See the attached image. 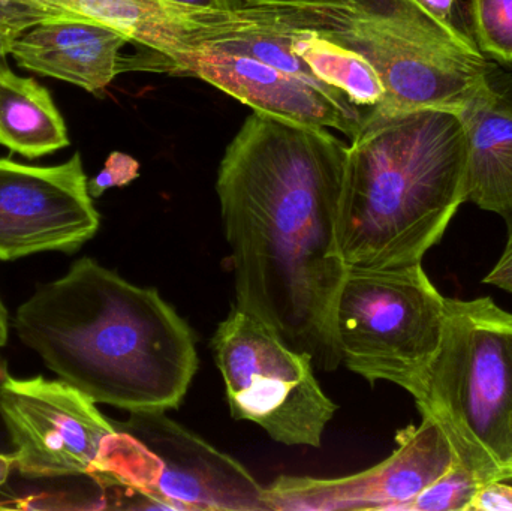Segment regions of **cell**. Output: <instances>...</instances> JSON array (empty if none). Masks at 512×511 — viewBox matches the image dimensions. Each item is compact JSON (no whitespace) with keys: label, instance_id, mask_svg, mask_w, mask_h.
Returning a JSON list of instances; mask_svg holds the SVG:
<instances>
[{"label":"cell","instance_id":"cell-27","mask_svg":"<svg viewBox=\"0 0 512 511\" xmlns=\"http://www.w3.org/2000/svg\"><path fill=\"white\" fill-rule=\"evenodd\" d=\"M6 377H8L6 363L3 362L2 357H0V387H2L3 381L6 380ZM0 455L14 456L11 438H9L8 429H6L5 422H3L2 413H0Z\"/></svg>","mask_w":512,"mask_h":511},{"label":"cell","instance_id":"cell-25","mask_svg":"<svg viewBox=\"0 0 512 511\" xmlns=\"http://www.w3.org/2000/svg\"><path fill=\"white\" fill-rule=\"evenodd\" d=\"M417 2L418 5L423 6L429 14L438 18L442 23L450 24V26H459L456 14L457 2L459 0H417Z\"/></svg>","mask_w":512,"mask_h":511},{"label":"cell","instance_id":"cell-17","mask_svg":"<svg viewBox=\"0 0 512 511\" xmlns=\"http://www.w3.org/2000/svg\"><path fill=\"white\" fill-rule=\"evenodd\" d=\"M279 21L288 27L292 51L304 60L319 81L345 95L366 116L381 107L385 99L384 84L376 69L361 54L306 27Z\"/></svg>","mask_w":512,"mask_h":511},{"label":"cell","instance_id":"cell-20","mask_svg":"<svg viewBox=\"0 0 512 511\" xmlns=\"http://www.w3.org/2000/svg\"><path fill=\"white\" fill-rule=\"evenodd\" d=\"M69 15L38 0H0V65L11 54V47L27 29L50 20Z\"/></svg>","mask_w":512,"mask_h":511},{"label":"cell","instance_id":"cell-5","mask_svg":"<svg viewBox=\"0 0 512 511\" xmlns=\"http://www.w3.org/2000/svg\"><path fill=\"white\" fill-rule=\"evenodd\" d=\"M483 485L512 473V312L445 297L438 353L417 404Z\"/></svg>","mask_w":512,"mask_h":511},{"label":"cell","instance_id":"cell-16","mask_svg":"<svg viewBox=\"0 0 512 511\" xmlns=\"http://www.w3.org/2000/svg\"><path fill=\"white\" fill-rule=\"evenodd\" d=\"M0 144L29 159L69 146L65 120L50 92L0 65Z\"/></svg>","mask_w":512,"mask_h":511},{"label":"cell","instance_id":"cell-2","mask_svg":"<svg viewBox=\"0 0 512 511\" xmlns=\"http://www.w3.org/2000/svg\"><path fill=\"white\" fill-rule=\"evenodd\" d=\"M14 327L65 383L129 413L176 410L197 374L195 336L176 309L92 258L42 285Z\"/></svg>","mask_w":512,"mask_h":511},{"label":"cell","instance_id":"cell-26","mask_svg":"<svg viewBox=\"0 0 512 511\" xmlns=\"http://www.w3.org/2000/svg\"><path fill=\"white\" fill-rule=\"evenodd\" d=\"M165 2L189 6V8L206 9V11L234 12L243 9L240 0H165Z\"/></svg>","mask_w":512,"mask_h":511},{"label":"cell","instance_id":"cell-6","mask_svg":"<svg viewBox=\"0 0 512 511\" xmlns=\"http://www.w3.org/2000/svg\"><path fill=\"white\" fill-rule=\"evenodd\" d=\"M445 297L423 264L346 269L334 306L342 362L369 383L388 381L420 402L438 353Z\"/></svg>","mask_w":512,"mask_h":511},{"label":"cell","instance_id":"cell-3","mask_svg":"<svg viewBox=\"0 0 512 511\" xmlns=\"http://www.w3.org/2000/svg\"><path fill=\"white\" fill-rule=\"evenodd\" d=\"M466 161L459 111L367 114L348 146L337 215L346 269L421 263L468 201Z\"/></svg>","mask_w":512,"mask_h":511},{"label":"cell","instance_id":"cell-11","mask_svg":"<svg viewBox=\"0 0 512 511\" xmlns=\"http://www.w3.org/2000/svg\"><path fill=\"white\" fill-rule=\"evenodd\" d=\"M381 464L339 479L280 476L267 486L271 511L396 510L453 465V447L438 423L423 416L396 435Z\"/></svg>","mask_w":512,"mask_h":511},{"label":"cell","instance_id":"cell-28","mask_svg":"<svg viewBox=\"0 0 512 511\" xmlns=\"http://www.w3.org/2000/svg\"><path fill=\"white\" fill-rule=\"evenodd\" d=\"M14 456L0 455V488L5 485L8 480L9 474L14 470Z\"/></svg>","mask_w":512,"mask_h":511},{"label":"cell","instance_id":"cell-19","mask_svg":"<svg viewBox=\"0 0 512 511\" xmlns=\"http://www.w3.org/2000/svg\"><path fill=\"white\" fill-rule=\"evenodd\" d=\"M483 483L457 459L400 511H468Z\"/></svg>","mask_w":512,"mask_h":511},{"label":"cell","instance_id":"cell-4","mask_svg":"<svg viewBox=\"0 0 512 511\" xmlns=\"http://www.w3.org/2000/svg\"><path fill=\"white\" fill-rule=\"evenodd\" d=\"M270 8L285 23L306 27L357 51L376 69L385 99L370 113L418 108H450L460 113L490 65L471 33L442 23L417 0Z\"/></svg>","mask_w":512,"mask_h":511},{"label":"cell","instance_id":"cell-10","mask_svg":"<svg viewBox=\"0 0 512 511\" xmlns=\"http://www.w3.org/2000/svg\"><path fill=\"white\" fill-rule=\"evenodd\" d=\"M80 153L53 167L0 158V260L39 252L72 254L101 224Z\"/></svg>","mask_w":512,"mask_h":511},{"label":"cell","instance_id":"cell-23","mask_svg":"<svg viewBox=\"0 0 512 511\" xmlns=\"http://www.w3.org/2000/svg\"><path fill=\"white\" fill-rule=\"evenodd\" d=\"M484 284L492 285L499 290L512 294V237L508 239L507 248L499 258L489 275L484 278Z\"/></svg>","mask_w":512,"mask_h":511},{"label":"cell","instance_id":"cell-14","mask_svg":"<svg viewBox=\"0 0 512 511\" xmlns=\"http://www.w3.org/2000/svg\"><path fill=\"white\" fill-rule=\"evenodd\" d=\"M129 42L113 27L62 15L27 29L12 44L11 56L26 71L99 93L126 72L122 50Z\"/></svg>","mask_w":512,"mask_h":511},{"label":"cell","instance_id":"cell-8","mask_svg":"<svg viewBox=\"0 0 512 511\" xmlns=\"http://www.w3.org/2000/svg\"><path fill=\"white\" fill-rule=\"evenodd\" d=\"M212 350L234 419L256 423L286 446H321L337 407L319 386L309 354L239 308L219 324Z\"/></svg>","mask_w":512,"mask_h":511},{"label":"cell","instance_id":"cell-1","mask_svg":"<svg viewBox=\"0 0 512 511\" xmlns=\"http://www.w3.org/2000/svg\"><path fill=\"white\" fill-rule=\"evenodd\" d=\"M346 156L328 129L254 111L216 182L236 308L324 371L342 362L334 306L346 273L336 233Z\"/></svg>","mask_w":512,"mask_h":511},{"label":"cell","instance_id":"cell-18","mask_svg":"<svg viewBox=\"0 0 512 511\" xmlns=\"http://www.w3.org/2000/svg\"><path fill=\"white\" fill-rule=\"evenodd\" d=\"M468 11L478 50L499 65L512 66V0H469Z\"/></svg>","mask_w":512,"mask_h":511},{"label":"cell","instance_id":"cell-22","mask_svg":"<svg viewBox=\"0 0 512 511\" xmlns=\"http://www.w3.org/2000/svg\"><path fill=\"white\" fill-rule=\"evenodd\" d=\"M468 511H512V486L495 480L481 486Z\"/></svg>","mask_w":512,"mask_h":511},{"label":"cell","instance_id":"cell-24","mask_svg":"<svg viewBox=\"0 0 512 511\" xmlns=\"http://www.w3.org/2000/svg\"><path fill=\"white\" fill-rule=\"evenodd\" d=\"M243 9L264 8V6H291V8H316V6L348 5L352 0H240Z\"/></svg>","mask_w":512,"mask_h":511},{"label":"cell","instance_id":"cell-15","mask_svg":"<svg viewBox=\"0 0 512 511\" xmlns=\"http://www.w3.org/2000/svg\"><path fill=\"white\" fill-rule=\"evenodd\" d=\"M466 200L504 219L512 237V75L490 62L462 111Z\"/></svg>","mask_w":512,"mask_h":511},{"label":"cell","instance_id":"cell-13","mask_svg":"<svg viewBox=\"0 0 512 511\" xmlns=\"http://www.w3.org/2000/svg\"><path fill=\"white\" fill-rule=\"evenodd\" d=\"M74 17L122 32L132 44L167 57L242 32L254 23L251 9L206 11L165 0H38Z\"/></svg>","mask_w":512,"mask_h":511},{"label":"cell","instance_id":"cell-12","mask_svg":"<svg viewBox=\"0 0 512 511\" xmlns=\"http://www.w3.org/2000/svg\"><path fill=\"white\" fill-rule=\"evenodd\" d=\"M170 59L173 74L200 78L259 113L334 129L351 141L360 134L366 119V113L342 93L248 54L203 44Z\"/></svg>","mask_w":512,"mask_h":511},{"label":"cell","instance_id":"cell-31","mask_svg":"<svg viewBox=\"0 0 512 511\" xmlns=\"http://www.w3.org/2000/svg\"><path fill=\"white\" fill-rule=\"evenodd\" d=\"M508 239H510V237H508Z\"/></svg>","mask_w":512,"mask_h":511},{"label":"cell","instance_id":"cell-9","mask_svg":"<svg viewBox=\"0 0 512 511\" xmlns=\"http://www.w3.org/2000/svg\"><path fill=\"white\" fill-rule=\"evenodd\" d=\"M0 413L14 449V468L30 480L90 477L93 462L116 426L95 402L65 381L6 377Z\"/></svg>","mask_w":512,"mask_h":511},{"label":"cell","instance_id":"cell-7","mask_svg":"<svg viewBox=\"0 0 512 511\" xmlns=\"http://www.w3.org/2000/svg\"><path fill=\"white\" fill-rule=\"evenodd\" d=\"M102 441L90 477L168 510L271 511L267 489L227 453L165 416L134 411Z\"/></svg>","mask_w":512,"mask_h":511},{"label":"cell","instance_id":"cell-21","mask_svg":"<svg viewBox=\"0 0 512 511\" xmlns=\"http://www.w3.org/2000/svg\"><path fill=\"white\" fill-rule=\"evenodd\" d=\"M140 176V164L137 159L122 152H113L105 161L98 176L87 182L90 197L99 198L111 188H122Z\"/></svg>","mask_w":512,"mask_h":511},{"label":"cell","instance_id":"cell-29","mask_svg":"<svg viewBox=\"0 0 512 511\" xmlns=\"http://www.w3.org/2000/svg\"><path fill=\"white\" fill-rule=\"evenodd\" d=\"M8 312H6L5 305H3L2 299H0V348L8 341Z\"/></svg>","mask_w":512,"mask_h":511},{"label":"cell","instance_id":"cell-30","mask_svg":"<svg viewBox=\"0 0 512 511\" xmlns=\"http://www.w3.org/2000/svg\"><path fill=\"white\" fill-rule=\"evenodd\" d=\"M510 480H512V473H511V479Z\"/></svg>","mask_w":512,"mask_h":511}]
</instances>
